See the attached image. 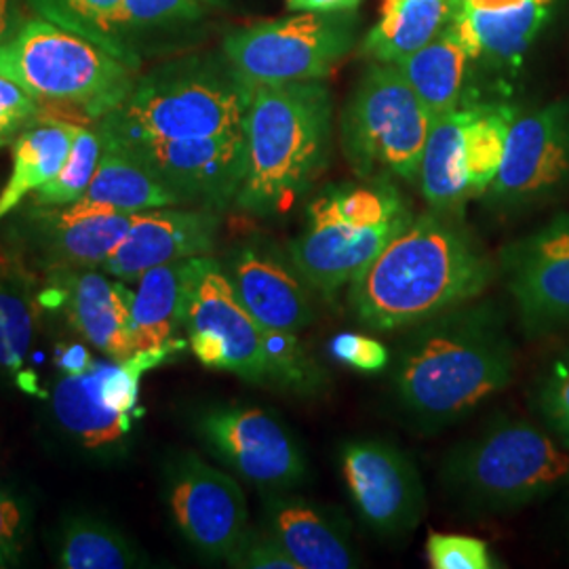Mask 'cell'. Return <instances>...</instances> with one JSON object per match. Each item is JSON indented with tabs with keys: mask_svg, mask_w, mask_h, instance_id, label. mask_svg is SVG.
<instances>
[{
	"mask_svg": "<svg viewBox=\"0 0 569 569\" xmlns=\"http://www.w3.org/2000/svg\"><path fill=\"white\" fill-rule=\"evenodd\" d=\"M42 258L56 268L93 270L119 247L133 213L106 209L34 207Z\"/></svg>",
	"mask_w": 569,
	"mask_h": 569,
	"instance_id": "44dd1931",
	"label": "cell"
},
{
	"mask_svg": "<svg viewBox=\"0 0 569 569\" xmlns=\"http://www.w3.org/2000/svg\"><path fill=\"white\" fill-rule=\"evenodd\" d=\"M355 32L352 11L300 13L230 32L222 53L247 87L323 81L352 51Z\"/></svg>",
	"mask_w": 569,
	"mask_h": 569,
	"instance_id": "30bf717a",
	"label": "cell"
},
{
	"mask_svg": "<svg viewBox=\"0 0 569 569\" xmlns=\"http://www.w3.org/2000/svg\"><path fill=\"white\" fill-rule=\"evenodd\" d=\"M475 61L467 42L460 37L456 21L416 53L395 61L418 98L435 117L460 106L467 81L468 63Z\"/></svg>",
	"mask_w": 569,
	"mask_h": 569,
	"instance_id": "83f0119b",
	"label": "cell"
},
{
	"mask_svg": "<svg viewBox=\"0 0 569 569\" xmlns=\"http://www.w3.org/2000/svg\"><path fill=\"white\" fill-rule=\"evenodd\" d=\"M41 114L39 100L18 82L0 77V148L16 142L21 131Z\"/></svg>",
	"mask_w": 569,
	"mask_h": 569,
	"instance_id": "f35d334b",
	"label": "cell"
},
{
	"mask_svg": "<svg viewBox=\"0 0 569 569\" xmlns=\"http://www.w3.org/2000/svg\"><path fill=\"white\" fill-rule=\"evenodd\" d=\"M498 266L458 220L413 216L348 287V308L366 329L392 333L479 300Z\"/></svg>",
	"mask_w": 569,
	"mask_h": 569,
	"instance_id": "7a4b0ae2",
	"label": "cell"
},
{
	"mask_svg": "<svg viewBox=\"0 0 569 569\" xmlns=\"http://www.w3.org/2000/svg\"><path fill=\"white\" fill-rule=\"evenodd\" d=\"M79 209H106L119 213H138L159 207H182L183 201L161 182L148 167L127 154L117 143L103 142L102 159Z\"/></svg>",
	"mask_w": 569,
	"mask_h": 569,
	"instance_id": "484cf974",
	"label": "cell"
},
{
	"mask_svg": "<svg viewBox=\"0 0 569 569\" xmlns=\"http://www.w3.org/2000/svg\"><path fill=\"white\" fill-rule=\"evenodd\" d=\"M103 152V140L98 129L77 127L70 154L60 173L39 192H34V207H68L77 203L87 192L96 176Z\"/></svg>",
	"mask_w": 569,
	"mask_h": 569,
	"instance_id": "d6a6232c",
	"label": "cell"
},
{
	"mask_svg": "<svg viewBox=\"0 0 569 569\" xmlns=\"http://www.w3.org/2000/svg\"><path fill=\"white\" fill-rule=\"evenodd\" d=\"M517 110L509 103H475L468 106L465 129V169L470 199L486 197L496 180L509 140L510 124Z\"/></svg>",
	"mask_w": 569,
	"mask_h": 569,
	"instance_id": "f546056e",
	"label": "cell"
},
{
	"mask_svg": "<svg viewBox=\"0 0 569 569\" xmlns=\"http://www.w3.org/2000/svg\"><path fill=\"white\" fill-rule=\"evenodd\" d=\"M249 87L228 61L183 60L142 79L100 119L103 140L117 143L213 138L243 131Z\"/></svg>",
	"mask_w": 569,
	"mask_h": 569,
	"instance_id": "8992f818",
	"label": "cell"
},
{
	"mask_svg": "<svg viewBox=\"0 0 569 569\" xmlns=\"http://www.w3.org/2000/svg\"><path fill=\"white\" fill-rule=\"evenodd\" d=\"M61 287L66 319L89 345L114 361L138 352L131 336L133 291L96 270L74 272Z\"/></svg>",
	"mask_w": 569,
	"mask_h": 569,
	"instance_id": "7402d4cb",
	"label": "cell"
},
{
	"mask_svg": "<svg viewBox=\"0 0 569 569\" xmlns=\"http://www.w3.org/2000/svg\"><path fill=\"white\" fill-rule=\"evenodd\" d=\"M361 0H284V7L296 13H340L352 11Z\"/></svg>",
	"mask_w": 569,
	"mask_h": 569,
	"instance_id": "b9f144b4",
	"label": "cell"
},
{
	"mask_svg": "<svg viewBox=\"0 0 569 569\" xmlns=\"http://www.w3.org/2000/svg\"><path fill=\"white\" fill-rule=\"evenodd\" d=\"M197 432L222 465L258 488L277 493L300 488L308 479L300 441L262 407H209L197 420Z\"/></svg>",
	"mask_w": 569,
	"mask_h": 569,
	"instance_id": "7c38bea8",
	"label": "cell"
},
{
	"mask_svg": "<svg viewBox=\"0 0 569 569\" xmlns=\"http://www.w3.org/2000/svg\"><path fill=\"white\" fill-rule=\"evenodd\" d=\"M58 561L66 569H127L140 566V555L117 529L77 517L61 531Z\"/></svg>",
	"mask_w": 569,
	"mask_h": 569,
	"instance_id": "4dcf8cb0",
	"label": "cell"
},
{
	"mask_svg": "<svg viewBox=\"0 0 569 569\" xmlns=\"http://www.w3.org/2000/svg\"><path fill=\"white\" fill-rule=\"evenodd\" d=\"M555 0H528L509 9L465 7L453 18L475 60L517 66L547 26Z\"/></svg>",
	"mask_w": 569,
	"mask_h": 569,
	"instance_id": "603a6c76",
	"label": "cell"
},
{
	"mask_svg": "<svg viewBox=\"0 0 569 569\" xmlns=\"http://www.w3.org/2000/svg\"><path fill=\"white\" fill-rule=\"evenodd\" d=\"M167 502L183 538L211 559H228L249 529L241 486L192 451L167 468Z\"/></svg>",
	"mask_w": 569,
	"mask_h": 569,
	"instance_id": "2e32d148",
	"label": "cell"
},
{
	"mask_svg": "<svg viewBox=\"0 0 569 569\" xmlns=\"http://www.w3.org/2000/svg\"><path fill=\"white\" fill-rule=\"evenodd\" d=\"M188 340L161 348L138 350L133 357L93 359L81 373L63 376L53 388V413L60 427L82 448L100 449L119 443L142 413L140 385L143 373L176 359Z\"/></svg>",
	"mask_w": 569,
	"mask_h": 569,
	"instance_id": "8fae6325",
	"label": "cell"
},
{
	"mask_svg": "<svg viewBox=\"0 0 569 569\" xmlns=\"http://www.w3.org/2000/svg\"><path fill=\"white\" fill-rule=\"evenodd\" d=\"M413 218L390 180L333 183L306 209V224L287 253L323 298H336Z\"/></svg>",
	"mask_w": 569,
	"mask_h": 569,
	"instance_id": "52a82bcc",
	"label": "cell"
},
{
	"mask_svg": "<svg viewBox=\"0 0 569 569\" xmlns=\"http://www.w3.org/2000/svg\"><path fill=\"white\" fill-rule=\"evenodd\" d=\"M117 146L167 183L183 204L199 203L204 209L222 211L237 201L244 178L243 131Z\"/></svg>",
	"mask_w": 569,
	"mask_h": 569,
	"instance_id": "e0dca14e",
	"label": "cell"
},
{
	"mask_svg": "<svg viewBox=\"0 0 569 569\" xmlns=\"http://www.w3.org/2000/svg\"><path fill=\"white\" fill-rule=\"evenodd\" d=\"M53 13L58 18H66V28L77 30L84 37L103 44L108 51L110 44L106 41V28L112 13L119 9L121 0H56Z\"/></svg>",
	"mask_w": 569,
	"mask_h": 569,
	"instance_id": "74e56055",
	"label": "cell"
},
{
	"mask_svg": "<svg viewBox=\"0 0 569 569\" xmlns=\"http://www.w3.org/2000/svg\"><path fill=\"white\" fill-rule=\"evenodd\" d=\"M515 369L505 312L493 302H468L409 329L395 352L390 385L407 422L437 432L502 392Z\"/></svg>",
	"mask_w": 569,
	"mask_h": 569,
	"instance_id": "6da1fadb",
	"label": "cell"
},
{
	"mask_svg": "<svg viewBox=\"0 0 569 569\" xmlns=\"http://www.w3.org/2000/svg\"><path fill=\"white\" fill-rule=\"evenodd\" d=\"M268 531L281 542L300 569H355L361 555L355 549L342 517L312 500L277 491L266 502Z\"/></svg>",
	"mask_w": 569,
	"mask_h": 569,
	"instance_id": "ffe728a7",
	"label": "cell"
},
{
	"mask_svg": "<svg viewBox=\"0 0 569 569\" xmlns=\"http://www.w3.org/2000/svg\"><path fill=\"white\" fill-rule=\"evenodd\" d=\"M338 460L348 496L373 533L397 540L420 526L427 489L406 449L378 437L350 439Z\"/></svg>",
	"mask_w": 569,
	"mask_h": 569,
	"instance_id": "4fadbf2b",
	"label": "cell"
},
{
	"mask_svg": "<svg viewBox=\"0 0 569 569\" xmlns=\"http://www.w3.org/2000/svg\"><path fill=\"white\" fill-rule=\"evenodd\" d=\"M220 228L213 209L159 207L131 216V226L102 270L119 281H138L146 270L186 258L209 256Z\"/></svg>",
	"mask_w": 569,
	"mask_h": 569,
	"instance_id": "d6986e66",
	"label": "cell"
},
{
	"mask_svg": "<svg viewBox=\"0 0 569 569\" xmlns=\"http://www.w3.org/2000/svg\"><path fill=\"white\" fill-rule=\"evenodd\" d=\"M435 121L427 103L388 61H373L357 82L340 119L342 150L363 180L418 182Z\"/></svg>",
	"mask_w": 569,
	"mask_h": 569,
	"instance_id": "9c48e42d",
	"label": "cell"
},
{
	"mask_svg": "<svg viewBox=\"0 0 569 569\" xmlns=\"http://www.w3.org/2000/svg\"><path fill=\"white\" fill-rule=\"evenodd\" d=\"M228 566L241 569H300L281 542L266 531H244L239 547L226 559Z\"/></svg>",
	"mask_w": 569,
	"mask_h": 569,
	"instance_id": "8d00e7d4",
	"label": "cell"
},
{
	"mask_svg": "<svg viewBox=\"0 0 569 569\" xmlns=\"http://www.w3.org/2000/svg\"><path fill=\"white\" fill-rule=\"evenodd\" d=\"M331 131L333 100L323 82L249 87L244 178L234 204L262 218L287 211L326 169Z\"/></svg>",
	"mask_w": 569,
	"mask_h": 569,
	"instance_id": "3957f363",
	"label": "cell"
},
{
	"mask_svg": "<svg viewBox=\"0 0 569 569\" xmlns=\"http://www.w3.org/2000/svg\"><path fill=\"white\" fill-rule=\"evenodd\" d=\"M197 258L154 266L138 279L131 305V336L136 350L161 348L178 340L186 323L188 296Z\"/></svg>",
	"mask_w": 569,
	"mask_h": 569,
	"instance_id": "cb8c5ba5",
	"label": "cell"
},
{
	"mask_svg": "<svg viewBox=\"0 0 569 569\" xmlns=\"http://www.w3.org/2000/svg\"><path fill=\"white\" fill-rule=\"evenodd\" d=\"M37 306L30 284L16 270L0 268V369L20 373L34 340Z\"/></svg>",
	"mask_w": 569,
	"mask_h": 569,
	"instance_id": "1f68e13d",
	"label": "cell"
},
{
	"mask_svg": "<svg viewBox=\"0 0 569 569\" xmlns=\"http://www.w3.org/2000/svg\"><path fill=\"white\" fill-rule=\"evenodd\" d=\"M331 355L361 373H380L390 366L387 346L363 333H340L329 345Z\"/></svg>",
	"mask_w": 569,
	"mask_h": 569,
	"instance_id": "ab89813d",
	"label": "cell"
},
{
	"mask_svg": "<svg viewBox=\"0 0 569 569\" xmlns=\"http://www.w3.org/2000/svg\"><path fill=\"white\" fill-rule=\"evenodd\" d=\"M439 486L468 515H502L569 488V449L547 428L500 416L443 458Z\"/></svg>",
	"mask_w": 569,
	"mask_h": 569,
	"instance_id": "5b68a950",
	"label": "cell"
},
{
	"mask_svg": "<svg viewBox=\"0 0 569 569\" xmlns=\"http://www.w3.org/2000/svg\"><path fill=\"white\" fill-rule=\"evenodd\" d=\"M133 72V63L53 21H23L9 41L0 42V77L39 102L77 106L98 121L129 96Z\"/></svg>",
	"mask_w": 569,
	"mask_h": 569,
	"instance_id": "ba28073f",
	"label": "cell"
},
{
	"mask_svg": "<svg viewBox=\"0 0 569 569\" xmlns=\"http://www.w3.org/2000/svg\"><path fill=\"white\" fill-rule=\"evenodd\" d=\"M540 425L569 449V348L555 357L531 390Z\"/></svg>",
	"mask_w": 569,
	"mask_h": 569,
	"instance_id": "836d02e7",
	"label": "cell"
},
{
	"mask_svg": "<svg viewBox=\"0 0 569 569\" xmlns=\"http://www.w3.org/2000/svg\"><path fill=\"white\" fill-rule=\"evenodd\" d=\"M23 531V512L20 505L0 491V559L13 557L20 547Z\"/></svg>",
	"mask_w": 569,
	"mask_h": 569,
	"instance_id": "60d3db41",
	"label": "cell"
},
{
	"mask_svg": "<svg viewBox=\"0 0 569 569\" xmlns=\"http://www.w3.org/2000/svg\"><path fill=\"white\" fill-rule=\"evenodd\" d=\"M500 270L526 333L569 327V211L507 244Z\"/></svg>",
	"mask_w": 569,
	"mask_h": 569,
	"instance_id": "9a60e30c",
	"label": "cell"
},
{
	"mask_svg": "<svg viewBox=\"0 0 569 569\" xmlns=\"http://www.w3.org/2000/svg\"><path fill=\"white\" fill-rule=\"evenodd\" d=\"M203 2L204 0H121L119 9L108 21L106 41L114 56L133 63L122 56L114 42L110 41V32L121 28H154V26H169L176 21L199 20L203 16Z\"/></svg>",
	"mask_w": 569,
	"mask_h": 569,
	"instance_id": "e575fe53",
	"label": "cell"
},
{
	"mask_svg": "<svg viewBox=\"0 0 569 569\" xmlns=\"http://www.w3.org/2000/svg\"><path fill=\"white\" fill-rule=\"evenodd\" d=\"M226 274L256 321L274 333L298 336L315 321L312 287L289 253L264 237H251L228 256Z\"/></svg>",
	"mask_w": 569,
	"mask_h": 569,
	"instance_id": "ac0fdd59",
	"label": "cell"
},
{
	"mask_svg": "<svg viewBox=\"0 0 569 569\" xmlns=\"http://www.w3.org/2000/svg\"><path fill=\"white\" fill-rule=\"evenodd\" d=\"M569 182V102L517 114L505 161L489 186V207L515 211L545 203Z\"/></svg>",
	"mask_w": 569,
	"mask_h": 569,
	"instance_id": "5bb4252c",
	"label": "cell"
},
{
	"mask_svg": "<svg viewBox=\"0 0 569 569\" xmlns=\"http://www.w3.org/2000/svg\"><path fill=\"white\" fill-rule=\"evenodd\" d=\"M521 2H528V0H462V4L470 9H509Z\"/></svg>",
	"mask_w": 569,
	"mask_h": 569,
	"instance_id": "f6af8a7d",
	"label": "cell"
},
{
	"mask_svg": "<svg viewBox=\"0 0 569 569\" xmlns=\"http://www.w3.org/2000/svg\"><path fill=\"white\" fill-rule=\"evenodd\" d=\"M21 26L20 0H0V42L9 41Z\"/></svg>",
	"mask_w": 569,
	"mask_h": 569,
	"instance_id": "ee69618b",
	"label": "cell"
},
{
	"mask_svg": "<svg viewBox=\"0 0 569 569\" xmlns=\"http://www.w3.org/2000/svg\"><path fill=\"white\" fill-rule=\"evenodd\" d=\"M183 329L201 366L300 397L326 390V369L310 357L298 336L260 326L239 300L222 264L209 256L197 258Z\"/></svg>",
	"mask_w": 569,
	"mask_h": 569,
	"instance_id": "277c9868",
	"label": "cell"
},
{
	"mask_svg": "<svg viewBox=\"0 0 569 569\" xmlns=\"http://www.w3.org/2000/svg\"><path fill=\"white\" fill-rule=\"evenodd\" d=\"M462 9V0H385L382 18L367 32L363 56L403 60L432 41Z\"/></svg>",
	"mask_w": 569,
	"mask_h": 569,
	"instance_id": "f1b7e54d",
	"label": "cell"
},
{
	"mask_svg": "<svg viewBox=\"0 0 569 569\" xmlns=\"http://www.w3.org/2000/svg\"><path fill=\"white\" fill-rule=\"evenodd\" d=\"M428 566L432 569L505 568L486 540L432 531L427 540Z\"/></svg>",
	"mask_w": 569,
	"mask_h": 569,
	"instance_id": "d590c367",
	"label": "cell"
},
{
	"mask_svg": "<svg viewBox=\"0 0 569 569\" xmlns=\"http://www.w3.org/2000/svg\"><path fill=\"white\" fill-rule=\"evenodd\" d=\"M79 124L49 121L32 122L13 143V164L9 180L0 190V224L44 183L51 182L66 163Z\"/></svg>",
	"mask_w": 569,
	"mask_h": 569,
	"instance_id": "4316f807",
	"label": "cell"
},
{
	"mask_svg": "<svg viewBox=\"0 0 569 569\" xmlns=\"http://www.w3.org/2000/svg\"><path fill=\"white\" fill-rule=\"evenodd\" d=\"M93 357L89 355V350L81 345L68 346L58 350V366H60L63 376H72V373H81L87 367L91 366Z\"/></svg>",
	"mask_w": 569,
	"mask_h": 569,
	"instance_id": "7bdbcfd3",
	"label": "cell"
},
{
	"mask_svg": "<svg viewBox=\"0 0 569 569\" xmlns=\"http://www.w3.org/2000/svg\"><path fill=\"white\" fill-rule=\"evenodd\" d=\"M468 106L435 117L420 161L418 182L432 211L462 216L470 199L465 169V129Z\"/></svg>",
	"mask_w": 569,
	"mask_h": 569,
	"instance_id": "d4e9b609",
	"label": "cell"
}]
</instances>
